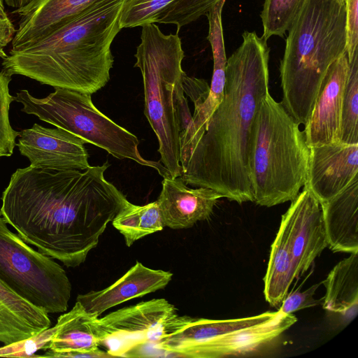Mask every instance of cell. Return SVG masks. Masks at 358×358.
<instances>
[{
	"mask_svg": "<svg viewBox=\"0 0 358 358\" xmlns=\"http://www.w3.org/2000/svg\"><path fill=\"white\" fill-rule=\"evenodd\" d=\"M0 280L48 314L68 308L72 287L64 269L11 231L1 216Z\"/></svg>",
	"mask_w": 358,
	"mask_h": 358,
	"instance_id": "obj_8",
	"label": "cell"
},
{
	"mask_svg": "<svg viewBox=\"0 0 358 358\" xmlns=\"http://www.w3.org/2000/svg\"><path fill=\"white\" fill-rule=\"evenodd\" d=\"M184 93L194 102V106L203 102L209 92V85L202 79L189 77L185 73L182 76Z\"/></svg>",
	"mask_w": 358,
	"mask_h": 358,
	"instance_id": "obj_33",
	"label": "cell"
},
{
	"mask_svg": "<svg viewBox=\"0 0 358 358\" xmlns=\"http://www.w3.org/2000/svg\"><path fill=\"white\" fill-rule=\"evenodd\" d=\"M134 55L143 84L144 114L158 142L160 162L171 178L180 177V135L192 120L184 95L182 41L176 34H164L155 24L141 27Z\"/></svg>",
	"mask_w": 358,
	"mask_h": 358,
	"instance_id": "obj_5",
	"label": "cell"
},
{
	"mask_svg": "<svg viewBox=\"0 0 358 358\" xmlns=\"http://www.w3.org/2000/svg\"><path fill=\"white\" fill-rule=\"evenodd\" d=\"M208 0H125L120 17L123 28L147 24H173L180 28L206 15Z\"/></svg>",
	"mask_w": 358,
	"mask_h": 358,
	"instance_id": "obj_20",
	"label": "cell"
},
{
	"mask_svg": "<svg viewBox=\"0 0 358 358\" xmlns=\"http://www.w3.org/2000/svg\"><path fill=\"white\" fill-rule=\"evenodd\" d=\"M268 92L255 123L252 161L254 202L271 207L292 201L304 185L310 148L303 131Z\"/></svg>",
	"mask_w": 358,
	"mask_h": 358,
	"instance_id": "obj_6",
	"label": "cell"
},
{
	"mask_svg": "<svg viewBox=\"0 0 358 358\" xmlns=\"http://www.w3.org/2000/svg\"><path fill=\"white\" fill-rule=\"evenodd\" d=\"M345 52V2L306 0L288 30L280 67L281 103L298 124L306 123L329 68Z\"/></svg>",
	"mask_w": 358,
	"mask_h": 358,
	"instance_id": "obj_4",
	"label": "cell"
},
{
	"mask_svg": "<svg viewBox=\"0 0 358 358\" xmlns=\"http://www.w3.org/2000/svg\"><path fill=\"white\" fill-rule=\"evenodd\" d=\"M219 1H220V0H209L211 7H213Z\"/></svg>",
	"mask_w": 358,
	"mask_h": 358,
	"instance_id": "obj_37",
	"label": "cell"
},
{
	"mask_svg": "<svg viewBox=\"0 0 358 358\" xmlns=\"http://www.w3.org/2000/svg\"><path fill=\"white\" fill-rule=\"evenodd\" d=\"M322 283L326 288L323 308L353 319L358 309V252L338 262Z\"/></svg>",
	"mask_w": 358,
	"mask_h": 358,
	"instance_id": "obj_24",
	"label": "cell"
},
{
	"mask_svg": "<svg viewBox=\"0 0 358 358\" xmlns=\"http://www.w3.org/2000/svg\"><path fill=\"white\" fill-rule=\"evenodd\" d=\"M306 0H265L260 14L263 35L268 41L273 36L282 37L288 31Z\"/></svg>",
	"mask_w": 358,
	"mask_h": 358,
	"instance_id": "obj_27",
	"label": "cell"
},
{
	"mask_svg": "<svg viewBox=\"0 0 358 358\" xmlns=\"http://www.w3.org/2000/svg\"><path fill=\"white\" fill-rule=\"evenodd\" d=\"M285 223L289 248L298 278L306 273L327 246V235L320 204L313 194L303 186L282 215Z\"/></svg>",
	"mask_w": 358,
	"mask_h": 358,
	"instance_id": "obj_11",
	"label": "cell"
},
{
	"mask_svg": "<svg viewBox=\"0 0 358 358\" xmlns=\"http://www.w3.org/2000/svg\"><path fill=\"white\" fill-rule=\"evenodd\" d=\"M172 277L169 271L152 269L136 262L113 284L101 290L78 294L76 301L88 313L99 317L108 309L127 301L164 289Z\"/></svg>",
	"mask_w": 358,
	"mask_h": 358,
	"instance_id": "obj_16",
	"label": "cell"
},
{
	"mask_svg": "<svg viewBox=\"0 0 358 358\" xmlns=\"http://www.w3.org/2000/svg\"><path fill=\"white\" fill-rule=\"evenodd\" d=\"M350 70L345 52L329 68L311 114L304 124L309 148L340 142L343 99Z\"/></svg>",
	"mask_w": 358,
	"mask_h": 358,
	"instance_id": "obj_12",
	"label": "cell"
},
{
	"mask_svg": "<svg viewBox=\"0 0 358 358\" xmlns=\"http://www.w3.org/2000/svg\"><path fill=\"white\" fill-rule=\"evenodd\" d=\"M11 76L3 70L0 72V157L12 155L19 132L14 130L9 120V108L14 96L9 93Z\"/></svg>",
	"mask_w": 358,
	"mask_h": 358,
	"instance_id": "obj_29",
	"label": "cell"
},
{
	"mask_svg": "<svg viewBox=\"0 0 358 358\" xmlns=\"http://www.w3.org/2000/svg\"><path fill=\"white\" fill-rule=\"evenodd\" d=\"M48 314L31 304L0 280V342L10 344L50 327Z\"/></svg>",
	"mask_w": 358,
	"mask_h": 358,
	"instance_id": "obj_23",
	"label": "cell"
},
{
	"mask_svg": "<svg viewBox=\"0 0 358 358\" xmlns=\"http://www.w3.org/2000/svg\"><path fill=\"white\" fill-rule=\"evenodd\" d=\"M31 0H3L6 5L15 10L21 8L28 4Z\"/></svg>",
	"mask_w": 358,
	"mask_h": 358,
	"instance_id": "obj_35",
	"label": "cell"
},
{
	"mask_svg": "<svg viewBox=\"0 0 358 358\" xmlns=\"http://www.w3.org/2000/svg\"><path fill=\"white\" fill-rule=\"evenodd\" d=\"M124 1L99 0L38 41L11 48L1 57L2 70L55 88L95 93L110 79Z\"/></svg>",
	"mask_w": 358,
	"mask_h": 358,
	"instance_id": "obj_3",
	"label": "cell"
},
{
	"mask_svg": "<svg viewBox=\"0 0 358 358\" xmlns=\"http://www.w3.org/2000/svg\"><path fill=\"white\" fill-rule=\"evenodd\" d=\"M112 223L124 236L128 247L148 235L162 231L164 227L156 201L143 206L135 205L128 201Z\"/></svg>",
	"mask_w": 358,
	"mask_h": 358,
	"instance_id": "obj_26",
	"label": "cell"
},
{
	"mask_svg": "<svg viewBox=\"0 0 358 358\" xmlns=\"http://www.w3.org/2000/svg\"><path fill=\"white\" fill-rule=\"evenodd\" d=\"M18 136L16 145L32 166L79 171L90 166L86 142L66 130L34 124L20 131Z\"/></svg>",
	"mask_w": 358,
	"mask_h": 358,
	"instance_id": "obj_10",
	"label": "cell"
},
{
	"mask_svg": "<svg viewBox=\"0 0 358 358\" xmlns=\"http://www.w3.org/2000/svg\"><path fill=\"white\" fill-rule=\"evenodd\" d=\"M319 286L320 284H315L303 292L294 291L292 294H287L278 310L284 314H291L296 310L319 305L320 300L313 297Z\"/></svg>",
	"mask_w": 358,
	"mask_h": 358,
	"instance_id": "obj_32",
	"label": "cell"
},
{
	"mask_svg": "<svg viewBox=\"0 0 358 358\" xmlns=\"http://www.w3.org/2000/svg\"><path fill=\"white\" fill-rule=\"evenodd\" d=\"M280 312L267 311L260 315L229 320L194 318L179 316L173 327L153 346L164 356L181 357L191 347L240 329L264 324L275 318Z\"/></svg>",
	"mask_w": 358,
	"mask_h": 358,
	"instance_id": "obj_15",
	"label": "cell"
},
{
	"mask_svg": "<svg viewBox=\"0 0 358 358\" xmlns=\"http://www.w3.org/2000/svg\"><path fill=\"white\" fill-rule=\"evenodd\" d=\"M225 1L220 0L217 2L206 15L209 24L208 40L213 58V76L207 97L194 106L192 120L182 131V136L185 139L198 136L204 131L209 118L223 97L227 61L222 24V13Z\"/></svg>",
	"mask_w": 358,
	"mask_h": 358,
	"instance_id": "obj_21",
	"label": "cell"
},
{
	"mask_svg": "<svg viewBox=\"0 0 358 358\" xmlns=\"http://www.w3.org/2000/svg\"><path fill=\"white\" fill-rule=\"evenodd\" d=\"M98 317L76 301L70 311L58 317L49 347L38 357H112L99 348Z\"/></svg>",
	"mask_w": 358,
	"mask_h": 358,
	"instance_id": "obj_17",
	"label": "cell"
},
{
	"mask_svg": "<svg viewBox=\"0 0 358 358\" xmlns=\"http://www.w3.org/2000/svg\"><path fill=\"white\" fill-rule=\"evenodd\" d=\"M339 1H343V2H345V0H339Z\"/></svg>",
	"mask_w": 358,
	"mask_h": 358,
	"instance_id": "obj_38",
	"label": "cell"
},
{
	"mask_svg": "<svg viewBox=\"0 0 358 358\" xmlns=\"http://www.w3.org/2000/svg\"><path fill=\"white\" fill-rule=\"evenodd\" d=\"M227 59L224 94L203 134L180 147V178L210 188L241 204L253 201L254 129L261 102L269 92L267 41L244 31Z\"/></svg>",
	"mask_w": 358,
	"mask_h": 358,
	"instance_id": "obj_2",
	"label": "cell"
},
{
	"mask_svg": "<svg viewBox=\"0 0 358 358\" xmlns=\"http://www.w3.org/2000/svg\"><path fill=\"white\" fill-rule=\"evenodd\" d=\"M14 100L22 105V112L66 130L86 143L103 149L119 159H131L155 169L163 178L171 177L160 162L141 156L136 136L99 111L90 94L56 87L46 97L36 98L22 90L16 93Z\"/></svg>",
	"mask_w": 358,
	"mask_h": 358,
	"instance_id": "obj_7",
	"label": "cell"
},
{
	"mask_svg": "<svg viewBox=\"0 0 358 358\" xmlns=\"http://www.w3.org/2000/svg\"><path fill=\"white\" fill-rule=\"evenodd\" d=\"M320 204L327 246L334 252H358V176L336 196Z\"/></svg>",
	"mask_w": 358,
	"mask_h": 358,
	"instance_id": "obj_22",
	"label": "cell"
},
{
	"mask_svg": "<svg viewBox=\"0 0 358 358\" xmlns=\"http://www.w3.org/2000/svg\"><path fill=\"white\" fill-rule=\"evenodd\" d=\"M109 166L106 162L84 171L18 169L3 192L0 215L39 252L77 267L128 201L106 180Z\"/></svg>",
	"mask_w": 358,
	"mask_h": 358,
	"instance_id": "obj_1",
	"label": "cell"
},
{
	"mask_svg": "<svg viewBox=\"0 0 358 358\" xmlns=\"http://www.w3.org/2000/svg\"><path fill=\"white\" fill-rule=\"evenodd\" d=\"M358 176V143L341 141L310 148L306 187L319 203L331 199Z\"/></svg>",
	"mask_w": 358,
	"mask_h": 358,
	"instance_id": "obj_13",
	"label": "cell"
},
{
	"mask_svg": "<svg viewBox=\"0 0 358 358\" xmlns=\"http://www.w3.org/2000/svg\"><path fill=\"white\" fill-rule=\"evenodd\" d=\"M57 330V325L48 327L27 338L0 347V357H38L35 353L46 350Z\"/></svg>",
	"mask_w": 358,
	"mask_h": 358,
	"instance_id": "obj_30",
	"label": "cell"
},
{
	"mask_svg": "<svg viewBox=\"0 0 358 358\" xmlns=\"http://www.w3.org/2000/svg\"><path fill=\"white\" fill-rule=\"evenodd\" d=\"M180 315L165 299H154L98 317L97 334L112 357H129L138 347L155 345L170 333Z\"/></svg>",
	"mask_w": 358,
	"mask_h": 358,
	"instance_id": "obj_9",
	"label": "cell"
},
{
	"mask_svg": "<svg viewBox=\"0 0 358 358\" xmlns=\"http://www.w3.org/2000/svg\"><path fill=\"white\" fill-rule=\"evenodd\" d=\"M297 278L289 248L287 227L281 219L276 237L271 245L267 270L264 278L265 299L274 307L279 306Z\"/></svg>",
	"mask_w": 358,
	"mask_h": 358,
	"instance_id": "obj_25",
	"label": "cell"
},
{
	"mask_svg": "<svg viewBox=\"0 0 358 358\" xmlns=\"http://www.w3.org/2000/svg\"><path fill=\"white\" fill-rule=\"evenodd\" d=\"M97 1L31 0L13 12L19 15L20 20L11 48H19L38 41Z\"/></svg>",
	"mask_w": 358,
	"mask_h": 358,
	"instance_id": "obj_19",
	"label": "cell"
},
{
	"mask_svg": "<svg viewBox=\"0 0 358 358\" xmlns=\"http://www.w3.org/2000/svg\"><path fill=\"white\" fill-rule=\"evenodd\" d=\"M350 62L345 86L341 123V141L358 143V53Z\"/></svg>",
	"mask_w": 358,
	"mask_h": 358,
	"instance_id": "obj_28",
	"label": "cell"
},
{
	"mask_svg": "<svg viewBox=\"0 0 358 358\" xmlns=\"http://www.w3.org/2000/svg\"><path fill=\"white\" fill-rule=\"evenodd\" d=\"M0 14H6L4 10L3 0H0Z\"/></svg>",
	"mask_w": 358,
	"mask_h": 358,
	"instance_id": "obj_36",
	"label": "cell"
},
{
	"mask_svg": "<svg viewBox=\"0 0 358 358\" xmlns=\"http://www.w3.org/2000/svg\"><path fill=\"white\" fill-rule=\"evenodd\" d=\"M346 53L349 61L358 53V0H345Z\"/></svg>",
	"mask_w": 358,
	"mask_h": 358,
	"instance_id": "obj_31",
	"label": "cell"
},
{
	"mask_svg": "<svg viewBox=\"0 0 358 358\" xmlns=\"http://www.w3.org/2000/svg\"><path fill=\"white\" fill-rule=\"evenodd\" d=\"M16 29L7 14H0V57L6 53L3 48L12 42Z\"/></svg>",
	"mask_w": 358,
	"mask_h": 358,
	"instance_id": "obj_34",
	"label": "cell"
},
{
	"mask_svg": "<svg viewBox=\"0 0 358 358\" xmlns=\"http://www.w3.org/2000/svg\"><path fill=\"white\" fill-rule=\"evenodd\" d=\"M156 201L164 227L172 229L190 228L207 220L223 196L208 187L189 188L180 177L164 178Z\"/></svg>",
	"mask_w": 358,
	"mask_h": 358,
	"instance_id": "obj_14",
	"label": "cell"
},
{
	"mask_svg": "<svg viewBox=\"0 0 358 358\" xmlns=\"http://www.w3.org/2000/svg\"><path fill=\"white\" fill-rule=\"evenodd\" d=\"M295 315L281 312L272 320L238 330L189 348L181 357L220 358L241 356L257 351L293 325Z\"/></svg>",
	"mask_w": 358,
	"mask_h": 358,
	"instance_id": "obj_18",
	"label": "cell"
}]
</instances>
